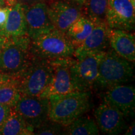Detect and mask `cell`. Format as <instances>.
Returning a JSON list of instances; mask_svg holds the SVG:
<instances>
[{
    "label": "cell",
    "instance_id": "1",
    "mask_svg": "<svg viewBox=\"0 0 135 135\" xmlns=\"http://www.w3.org/2000/svg\"><path fill=\"white\" fill-rule=\"evenodd\" d=\"M49 99V119L66 126L90 108V91L51 94Z\"/></svg>",
    "mask_w": 135,
    "mask_h": 135
},
{
    "label": "cell",
    "instance_id": "2",
    "mask_svg": "<svg viewBox=\"0 0 135 135\" xmlns=\"http://www.w3.org/2000/svg\"><path fill=\"white\" fill-rule=\"evenodd\" d=\"M133 78V62L121 57L111 48L103 52L99 61L97 88L106 89L126 84Z\"/></svg>",
    "mask_w": 135,
    "mask_h": 135
},
{
    "label": "cell",
    "instance_id": "3",
    "mask_svg": "<svg viewBox=\"0 0 135 135\" xmlns=\"http://www.w3.org/2000/svg\"><path fill=\"white\" fill-rule=\"evenodd\" d=\"M32 57L31 39L28 35L7 38L0 54V73L20 78Z\"/></svg>",
    "mask_w": 135,
    "mask_h": 135
},
{
    "label": "cell",
    "instance_id": "4",
    "mask_svg": "<svg viewBox=\"0 0 135 135\" xmlns=\"http://www.w3.org/2000/svg\"><path fill=\"white\" fill-rule=\"evenodd\" d=\"M75 50L66 33L55 28L31 40L32 55L46 60L74 58Z\"/></svg>",
    "mask_w": 135,
    "mask_h": 135
},
{
    "label": "cell",
    "instance_id": "5",
    "mask_svg": "<svg viewBox=\"0 0 135 135\" xmlns=\"http://www.w3.org/2000/svg\"><path fill=\"white\" fill-rule=\"evenodd\" d=\"M50 61L33 55L31 61L20 77L21 95L41 97L51 80Z\"/></svg>",
    "mask_w": 135,
    "mask_h": 135
},
{
    "label": "cell",
    "instance_id": "6",
    "mask_svg": "<svg viewBox=\"0 0 135 135\" xmlns=\"http://www.w3.org/2000/svg\"><path fill=\"white\" fill-rule=\"evenodd\" d=\"M82 0H48V13L55 29L66 33L73 23L83 15Z\"/></svg>",
    "mask_w": 135,
    "mask_h": 135
},
{
    "label": "cell",
    "instance_id": "7",
    "mask_svg": "<svg viewBox=\"0 0 135 135\" xmlns=\"http://www.w3.org/2000/svg\"><path fill=\"white\" fill-rule=\"evenodd\" d=\"M49 60L52 66L53 75L50 83L41 97L48 98L51 94L78 91L74 84L72 76L71 68L75 58L70 57Z\"/></svg>",
    "mask_w": 135,
    "mask_h": 135
},
{
    "label": "cell",
    "instance_id": "8",
    "mask_svg": "<svg viewBox=\"0 0 135 135\" xmlns=\"http://www.w3.org/2000/svg\"><path fill=\"white\" fill-rule=\"evenodd\" d=\"M12 108L24 119L33 131L49 119L48 98L21 95Z\"/></svg>",
    "mask_w": 135,
    "mask_h": 135
},
{
    "label": "cell",
    "instance_id": "9",
    "mask_svg": "<svg viewBox=\"0 0 135 135\" xmlns=\"http://www.w3.org/2000/svg\"><path fill=\"white\" fill-rule=\"evenodd\" d=\"M102 53L75 58L71 70L73 80L77 91H91V89L97 88L99 61Z\"/></svg>",
    "mask_w": 135,
    "mask_h": 135
},
{
    "label": "cell",
    "instance_id": "10",
    "mask_svg": "<svg viewBox=\"0 0 135 135\" xmlns=\"http://www.w3.org/2000/svg\"><path fill=\"white\" fill-rule=\"evenodd\" d=\"M106 25L111 29L131 31L134 29V0H109Z\"/></svg>",
    "mask_w": 135,
    "mask_h": 135
},
{
    "label": "cell",
    "instance_id": "11",
    "mask_svg": "<svg viewBox=\"0 0 135 135\" xmlns=\"http://www.w3.org/2000/svg\"><path fill=\"white\" fill-rule=\"evenodd\" d=\"M23 7L26 20V34L31 40L55 29L49 17L46 2L23 5Z\"/></svg>",
    "mask_w": 135,
    "mask_h": 135
},
{
    "label": "cell",
    "instance_id": "12",
    "mask_svg": "<svg viewBox=\"0 0 135 135\" xmlns=\"http://www.w3.org/2000/svg\"><path fill=\"white\" fill-rule=\"evenodd\" d=\"M99 130L106 134H119L126 129L125 116L114 106L103 101L94 111Z\"/></svg>",
    "mask_w": 135,
    "mask_h": 135
},
{
    "label": "cell",
    "instance_id": "13",
    "mask_svg": "<svg viewBox=\"0 0 135 135\" xmlns=\"http://www.w3.org/2000/svg\"><path fill=\"white\" fill-rule=\"evenodd\" d=\"M109 28L106 23H96L88 36L75 48L74 58L80 59L91 54L102 53L108 50L109 47Z\"/></svg>",
    "mask_w": 135,
    "mask_h": 135
},
{
    "label": "cell",
    "instance_id": "14",
    "mask_svg": "<svg viewBox=\"0 0 135 135\" xmlns=\"http://www.w3.org/2000/svg\"><path fill=\"white\" fill-rule=\"evenodd\" d=\"M103 101L116 107L125 117L134 116L135 90L132 85L119 84L106 89Z\"/></svg>",
    "mask_w": 135,
    "mask_h": 135
},
{
    "label": "cell",
    "instance_id": "15",
    "mask_svg": "<svg viewBox=\"0 0 135 135\" xmlns=\"http://www.w3.org/2000/svg\"><path fill=\"white\" fill-rule=\"evenodd\" d=\"M110 48L122 58L134 63L135 60V37L126 30L111 29L108 31Z\"/></svg>",
    "mask_w": 135,
    "mask_h": 135
},
{
    "label": "cell",
    "instance_id": "16",
    "mask_svg": "<svg viewBox=\"0 0 135 135\" xmlns=\"http://www.w3.org/2000/svg\"><path fill=\"white\" fill-rule=\"evenodd\" d=\"M26 34V24L23 5L17 3L10 10L6 23L0 28V35L5 38L23 36Z\"/></svg>",
    "mask_w": 135,
    "mask_h": 135
},
{
    "label": "cell",
    "instance_id": "17",
    "mask_svg": "<svg viewBox=\"0 0 135 135\" xmlns=\"http://www.w3.org/2000/svg\"><path fill=\"white\" fill-rule=\"evenodd\" d=\"M21 95L19 78L0 73V103L13 108Z\"/></svg>",
    "mask_w": 135,
    "mask_h": 135
},
{
    "label": "cell",
    "instance_id": "18",
    "mask_svg": "<svg viewBox=\"0 0 135 135\" xmlns=\"http://www.w3.org/2000/svg\"><path fill=\"white\" fill-rule=\"evenodd\" d=\"M33 130L14 109L11 108L9 115L0 129V135H31Z\"/></svg>",
    "mask_w": 135,
    "mask_h": 135
},
{
    "label": "cell",
    "instance_id": "19",
    "mask_svg": "<svg viewBox=\"0 0 135 135\" xmlns=\"http://www.w3.org/2000/svg\"><path fill=\"white\" fill-rule=\"evenodd\" d=\"M94 25L91 20L83 15L68 28L66 35L75 48L80 46L88 36L93 29Z\"/></svg>",
    "mask_w": 135,
    "mask_h": 135
},
{
    "label": "cell",
    "instance_id": "20",
    "mask_svg": "<svg viewBox=\"0 0 135 135\" xmlns=\"http://www.w3.org/2000/svg\"><path fill=\"white\" fill-rule=\"evenodd\" d=\"M99 128L94 119L88 117L80 116L70 124L65 126V134L69 135H97Z\"/></svg>",
    "mask_w": 135,
    "mask_h": 135
},
{
    "label": "cell",
    "instance_id": "21",
    "mask_svg": "<svg viewBox=\"0 0 135 135\" xmlns=\"http://www.w3.org/2000/svg\"><path fill=\"white\" fill-rule=\"evenodd\" d=\"M109 0H84L83 15L94 24L106 23V13Z\"/></svg>",
    "mask_w": 135,
    "mask_h": 135
},
{
    "label": "cell",
    "instance_id": "22",
    "mask_svg": "<svg viewBox=\"0 0 135 135\" xmlns=\"http://www.w3.org/2000/svg\"><path fill=\"white\" fill-rule=\"evenodd\" d=\"M65 134V126L50 119H48L39 127L35 129L33 134L52 135Z\"/></svg>",
    "mask_w": 135,
    "mask_h": 135
},
{
    "label": "cell",
    "instance_id": "23",
    "mask_svg": "<svg viewBox=\"0 0 135 135\" xmlns=\"http://www.w3.org/2000/svg\"><path fill=\"white\" fill-rule=\"evenodd\" d=\"M12 108L9 106L0 103V129L4 124L5 120L9 115Z\"/></svg>",
    "mask_w": 135,
    "mask_h": 135
},
{
    "label": "cell",
    "instance_id": "24",
    "mask_svg": "<svg viewBox=\"0 0 135 135\" xmlns=\"http://www.w3.org/2000/svg\"><path fill=\"white\" fill-rule=\"evenodd\" d=\"M10 8L8 6H1L0 7V28L4 26L7 20L9 14Z\"/></svg>",
    "mask_w": 135,
    "mask_h": 135
},
{
    "label": "cell",
    "instance_id": "25",
    "mask_svg": "<svg viewBox=\"0 0 135 135\" xmlns=\"http://www.w3.org/2000/svg\"><path fill=\"white\" fill-rule=\"evenodd\" d=\"M48 0H16L17 3L23 5H30L40 2H47Z\"/></svg>",
    "mask_w": 135,
    "mask_h": 135
},
{
    "label": "cell",
    "instance_id": "26",
    "mask_svg": "<svg viewBox=\"0 0 135 135\" xmlns=\"http://www.w3.org/2000/svg\"><path fill=\"white\" fill-rule=\"evenodd\" d=\"M134 123H133V124H131L130 126L128 128L127 130L126 131L124 134H128V135H134Z\"/></svg>",
    "mask_w": 135,
    "mask_h": 135
},
{
    "label": "cell",
    "instance_id": "27",
    "mask_svg": "<svg viewBox=\"0 0 135 135\" xmlns=\"http://www.w3.org/2000/svg\"><path fill=\"white\" fill-rule=\"evenodd\" d=\"M4 4L6 6H8L9 8L13 7L14 5L17 3L16 0H4Z\"/></svg>",
    "mask_w": 135,
    "mask_h": 135
},
{
    "label": "cell",
    "instance_id": "28",
    "mask_svg": "<svg viewBox=\"0 0 135 135\" xmlns=\"http://www.w3.org/2000/svg\"><path fill=\"white\" fill-rule=\"evenodd\" d=\"M6 40H7V38H5V37L0 35V54H1L3 48H4Z\"/></svg>",
    "mask_w": 135,
    "mask_h": 135
},
{
    "label": "cell",
    "instance_id": "29",
    "mask_svg": "<svg viewBox=\"0 0 135 135\" xmlns=\"http://www.w3.org/2000/svg\"><path fill=\"white\" fill-rule=\"evenodd\" d=\"M4 0H0V7L1 6H4Z\"/></svg>",
    "mask_w": 135,
    "mask_h": 135
}]
</instances>
